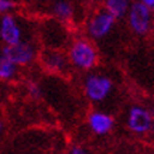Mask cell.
Segmentation results:
<instances>
[{
    "label": "cell",
    "mask_w": 154,
    "mask_h": 154,
    "mask_svg": "<svg viewBox=\"0 0 154 154\" xmlns=\"http://www.w3.org/2000/svg\"><path fill=\"white\" fill-rule=\"evenodd\" d=\"M66 57L71 66L81 72H89L98 65L99 55L94 42L86 37L71 40L66 50Z\"/></svg>",
    "instance_id": "6da1fadb"
},
{
    "label": "cell",
    "mask_w": 154,
    "mask_h": 154,
    "mask_svg": "<svg viewBox=\"0 0 154 154\" xmlns=\"http://www.w3.org/2000/svg\"><path fill=\"white\" fill-rule=\"evenodd\" d=\"M38 38L44 48L54 50H64L71 41L66 23H62L55 17L42 21L38 27Z\"/></svg>",
    "instance_id": "7a4b0ae2"
},
{
    "label": "cell",
    "mask_w": 154,
    "mask_h": 154,
    "mask_svg": "<svg viewBox=\"0 0 154 154\" xmlns=\"http://www.w3.org/2000/svg\"><path fill=\"white\" fill-rule=\"evenodd\" d=\"M82 88H84V94L89 102L98 105V103L105 102L113 94L115 82L107 75L89 71L85 76Z\"/></svg>",
    "instance_id": "3957f363"
},
{
    "label": "cell",
    "mask_w": 154,
    "mask_h": 154,
    "mask_svg": "<svg viewBox=\"0 0 154 154\" xmlns=\"http://www.w3.org/2000/svg\"><path fill=\"white\" fill-rule=\"evenodd\" d=\"M126 17L129 27L136 35L146 37L151 33V30L154 27L153 9H150V7L136 0L134 3L131 2Z\"/></svg>",
    "instance_id": "277c9868"
},
{
    "label": "cell",
    "mask_w": 154,
    "mask_h": 154,
    "mask_svg": "<svg viewBox=\"0 0 154 154\" xmlns=\"http://www.w3.org/2000/svg\"><path fill=\"white\" fill-rule=\"evenodd\" d=\"M2 54L13 62L14 65L19 68L21 66L31 65L34 61L38 58V45L37 42L33 40H24L21 42L13 44V45H3L2 48Z\"/></svg>",
    "instance_id": "5b68a950"
},
{
    "label": "cell",
    "mask_w": 154,
    "mask_h": 154,
    "mask_svg": "<svg viewBox=\"0 0 154 154\" xmlns=\"http://www.w3.org/2000/svg\"><path fill=\"white\" fill-rule=\"evenodd\" d=\"M24 40H31L27 37V31L21 20L11 13L0 16V41L3 45H13Z\"/></svg>",
    "instance_id": "8992f818"
},
{
    "label": "cell",
    "mask_w": 154,
    "mask_h": 154,
    "mask_svg": "<svg viewBox=\"0 0 154 154\" xmlns=\"http://www.w3.org/2000/svg\"><path fill=\"white\" fill-rule=\"evenodd\" d=\"M127 129L136 136H146L154 129V117L147 107L134 105L129 109L126 116Z\"/></svg>",
    "instance_id": "52a82bcc"
},
{
    "label": "cell",
    "mask_w": 154,
    "mask_h": 154,
    "mask_svg": "<svg viewBox=\"0 0 154 154\" xmlns=\"http://www.w3.org/2000/svg\"><path fill=\"white\" fill-rule=\"evenodd\" d=\"M38 61L44 69H47L51 74L66 75L72 68L69 60L66 57L64 50H54V48H44L38 52Z\"/></svg>",
    "instance_id": "ba28073f"
},
{
    "label": "cell",
    "mask_w": 154,
    "mask_h": 154,
    "mask_svg": "<svg viewBox=\"0 0 154 154\" xmlns=\"http://www.w3.org/2000/svg\"><path fill=\"white\" fill-rule=\"evenodd\" d=\"M116 24V19L107 10L95 11L86 21V34L92 40H102L110 33Z\"/></svg>",
    "instance_id": "9c48e42d"
},
{
    "label": "cell",
    "mask_w": 154,
    "mask_h": 154,
    "mask_svg": "<svg viewBox=\"0 0 154 154\" xmlns=\"http://www.w3.org/2000/svg\"><path fill=\"white\" fill-rule=\"evenodd\" d=\"M89 130L96 136H106L115 127V119L112 115L103 112V110H94L88 115L86 119Z\"/></svg>",
    "instance_id": "30bf717a"
},
{
    "label": "cell",
    "mask_w": 154,
    "mask_h": 154,
    "mask_svg": "<svg viewBox=\"0 0 154 154\" xmlns=\"http://www.w3.org/2000/svg\"><path fill=\"white\" fill-rule=\"evenodd\" d=\"M52 14L57 20L62 23H68L74 17V6L68 0H58L52 6Z\"/></svg>",
    "instance_id": "8fae6325"
},
{
    "label": "cell",
    "mask_w": 154,
    "mask_h": 154,
    "mask_svg": "<svg viewBox=\"0 0 154 154\" xmlns=\"http://www.w3.org/2000/svg\"><path fill=\"white\" fill-rule=\"evenodd\" d=\"M130 5L131 0H105V7L103 9L107 10L117 20L122 19V17H126Z\"/></svg>",
    "instance_id": "7c38bea8"
},
{
    "label": "cell",
    "mask_w": 154,
    "mask_h": 154,
    "mask_svg": "<svg viewBox=\"0 0 154 154\" xmlns=\"http://www.w3.org/2000/svg\"><path fill=\"white\" fill-rule=\"evenodd\" d=\"M19 75V66L14 65L10 60H7L0 52V81L2 82H10L17 78Z\"/></svg>",
    "instance_id": "4fadbf2b"
},
{
    "label": "cell",
    "mask_w": 154,
    "mask_h": 154,
    "mask_svg": "<svg viewBox=\"0 0 154 154\" xmlns=\"http://www.w3.org/2000/svg\"><path fill=\"white\" fill-rule=\"evenodd\" d=\"M16 9V3L13 0H0V16L6 13H11Z\"/></svg>",
    "instance_id": "5bb4252c"
},
{
    "label": "cell",
    "mask_w": 154,
    "mask_h": 154,
    "mask_svg": "<svg viewBox=\"0 0 154 154\" xmlns=\"http://www.w3.org/2000/svg\"><path fill=\"white\" fill-rule=\"evenodd\" d=\"M68 154H91L88 149H85L84 146H74V147H71Z\"/></svg>",
    "instance_id": "9a60e30c"
},
{
    "label": "cell",
    "mask_w": 154,
    "mask_h": 154,
    "mask_svg": "<svg viewBox=\"0 0 154 154\" xmlns=\"http://www.w3.org/2000/svg\"><path fill=\"white\" fill-rule=\"evenodd\" d=\"M28 89H30V94L33 95V96H35V98L40 96V88L35 84H30L28 85Z\"/></svg>",
    "instance_id": "2e32d148"
},
{
    "label": "cell",
    "mask_w": 154,
    "mask_h": 154,
    "mask_svg": "<svg viewBox=\"0 0 154 154\" xmlns=\"http://www.w3.org/2000/svg\"><path fill=\"white\" fill-rule=\"evenodd\" d=\"M137 2L143 3V5L147 6V7H150V9H154V0H137Z\"/></svg>",
    "instance_id": "e0dca14e"
},
{
    "label": "cell",
    "mask_w": 154,
    "mask_h": 154,
    "mask_svg": "<svg viewBox=\"0 0 154 154\" xmlns=\"http://www.w3.org/2000/svg\"><path fill=\"white\" fill-rule=\"evenodd\" d=\"M3 131H5V122H3V119L0 117V136L3 134Z\"/></svg>",
    "instance_id": "ac0fdd59"
},
{
    "label": "cell",
    "mask_w": 154,
    "mask_h": 154,
    "mask_svg": "<svg viewBox=\"0 0 154 154\" xmlns=\"http://www.w3.org/2000/svg\"><path fill=\"white\" fill-rule=\"evenodd\" d=\"M143 154H154V153H150V151H149V153H143Z\"/></svg>",
    "instance_id": "d6986e66"
}]
</instances>
